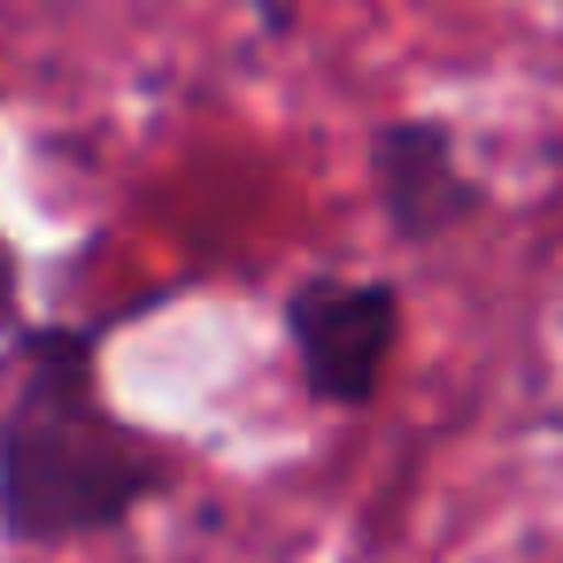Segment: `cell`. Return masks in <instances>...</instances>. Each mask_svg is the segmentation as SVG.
I'll return each mask as SVG.
<instances>
[{
  "label": "cell",
  "instance_id": "cell-1",
  "mask_svg": "<svg viewBox=\"0 0 563 563\" xmlns=\"http://www.w3.org/2000/svg\"><path fill=\"white\" fill-rule=\"evenodd\" d=\"M170 494V448L101 386L93 324H9L0 340V540L70 548L124 532Z\"/></svg>",
  "mask_w": 563,
  "mask_h": 563
},
{
  "label": "cell",
  "instance_id": "cell-2",
  "mask_svg": "<svg viewBox=\"0 0 563 563\" xmlns=\"http://www.w3.org/2000/svg\"><path fill=\"white\" fill-rule=\"evenodd\" d=\"M286 347H294V378L309 401L324 409H371L401 340V286L394 278H340V271H309L286 286L278 301Z\"/></svg>",
  "mask_w": 563,
  "mask_h": 563
},
{
  "label": "cell",
  "instance_id": "cell-3",
  "mask_svg": "<svg viewBox=\"0 0 563 563\" xmlns=\"http://www.w3.org/2000/svg\"><path fill=\"white\" fill-rule=\"evenodd\" d=\"M371 194L401 247H440L455 224L486 209L478 178H463L455 132L440 117H394L371 132Z\"/></svg>",
  "mask_w": 563,
  "mask_h": 563
}]
</instances>
